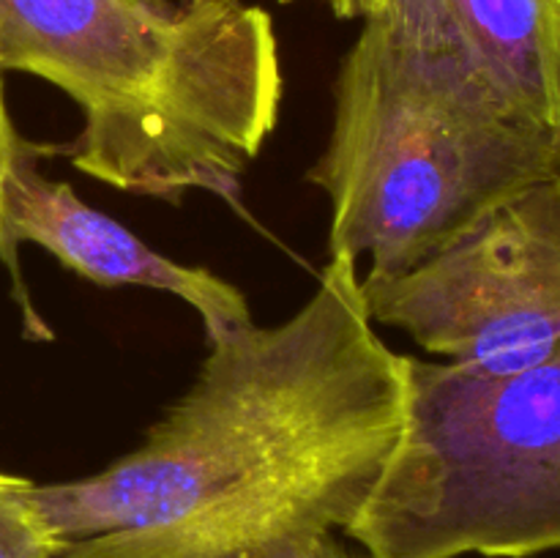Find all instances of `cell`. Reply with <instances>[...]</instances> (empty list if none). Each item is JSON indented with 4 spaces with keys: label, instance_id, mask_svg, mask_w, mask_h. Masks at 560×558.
I'll use <instances>...</instances> for the list:
<instances>
[{
    "label": "cell",
    "instance_id": "1",
    "mask_svg": "<svg viewBox=\"0 0 560 558\" xmlns=\"http://www.w3.org/2000/svg\"><path fill=\"white\" fill-rule=\"evenodd\" d=\"M405 425V356L359 263L328 257L282 323L208 339L191 386L107 468L36 485L55 558H304L348 531Z\"/></svg>",
    "mask_w": 560,
    "mask_h": 558
},
{
    "label": "cell",
    "instance_id": "2",
    "mask_svg": "<svg viewBox=\"0 0 560 558\" xmlns=\"http://www.w3.org/2000/svg\"><path fill=\"white\" fill-rule=\"evenodd\" d=\"M0 69L60 88L82 115L74 170L180 206L241 208L244 175L279 126L284 71L268 11L151 0H0Z\"/></svg>",
    "mask_w": 560,
    "mask_h": 558
},
{
    "label": "cell",
    "instance_id": "3",
    "mask_svg": "<svg viewBox=\"0 0 560 558\" xmlns=\"http://www.w3.org/2000/svg\"><path fill=\"white\" fill-rule=\"evenodd\" d=\"M558 173L556 142L485 80L364 22L334 80V120L306 181L331 206L328 257L388 279L490 208Z\"/></svg>",
    "mask_w": 560,
    "mask_h": 558
},
{
    "label": "cell",
    "instance_id": "4",
    "mask_svg": "<svg viewBox=\"0 0 560 558\" xmlns=\"http://www.w3.org/2000/svg\"><path fill=\"white\" fill-rule=\"evenodd\" d=\"M375 558L560 550V345L481 375L405 356V425L345 531Z\"/></svg>",
    "mask_w": 560,
    "mask_h": 558
},
{
    "label": "cell",
    "instance_id": "5",
    "mask_svg": "<svg viewBox=\"0 0 560 558\" xmlns=\"http://www.w3.org/2000/svg\"><path fill=\"white\" fill-rule=\"evenodd\" d=\"M372 323L448 364L503 375L560 345V170L525 186L408 271L361 279Z\"/></svg>",
    "mask_w": 560,
    "mask_h": 558
},
{
    "label": "cell",
    "instance_id": "6",
    "mask_svg": "<svg viewBox=\"0 0 560 558\" xmlns=\"http://www.w3.org/2000/svg\"><path fill=\"white\" fill-rule=\"evenodd\" d=\"M359 20L452 60L552 135L560 120V0H361Z\"/></svg>",
    "mask_w": 560,
    "mask_h": 558
},
{
    "label": "cell",
    "instance_id": "7",
    "mask_svg": "<svg viewBox=\"0 0 560 558\" xmlns=\"http://www.w3.org/2000/svg\"><path fill=\"white\" fill-rule=\"evenodd\" d=\"M25 140V135L16 126L14 115L9 109V98H5V71L0 69V266L9 271L11 279V299H14L16 310H20L22 334L33 342H52L55 334L42 317V312L33 306L31 290L25 284V271H22L20 246L11 239L9 222H5V178H9L11 159H14L16 148Z\"/></svg>",
    "mask_w": 560,
    "mask_h": 558
},
{
    "label": "cell",
    "instance_id": "8",
    "mask_svg": "<svg viewBox=\"0 0 560 558\" xmlns=\"http://www.w3.org/2000/svg\"><path fill=\"white\" fill-rule=\"evenodd\" d=\"M27 487L31 479L0 470V558H55L58 553Z\"/></svg>",
    "mask_w": 560,
    "mask_h": 558
},
{
    "label": "cell",
    "instance_id": "9",
    "mask_svg": "<svg viewBox=\"0 0 560 558\" xmlns=\"http://www.w3.org/2000/svg\"><path fill=\"white\" fill-rule=\"evenodd\" d=\"M304 558H375V556H370L366 550L355 553V550H350V547H345L337 536H326V539L317 542V545L312 547Z\"/></svg>",
    "mask_w": 560,
    "mask_h": 558
},
{
    "label": "cell",
    "instance_id": "10",
    "mask_svg": "<svg viewBox=\"0 0 560 558\" xmlns=\"http://www.w3.org/2000/svg\"><path fill=\"white\" fill-rule=\"evenodd\" d=\"M279 3H293V0H279ZM326 3L339 20H359L361 16V0H326Z\"/></svg>",
    "mask_w": 560,
    "mask_h": 558
},
{
    "label": "cell",
    "instance_id": "11",
    "mask_svg": "<svg viewBox=\"0 0 560 558\" xmlns=\"http://www.w3.org/2000/svg\"><path fill=\"white\" fill-rule=\"evenodd\" d=\"M151 3L164 5V9H197V5H211V3H238V0H151Z\"/></svg>",
    "mask_w": 560,
    "mask_h": 558
},
{
    "label": "cell",
    "instance_id": "12",
    "mask_svg": "<svg viewBox=\"0 0 560 558\" xmlns=\"http://www.w3.org/2000/svg\"><path fill=\"white\" fill-rule=\"evenodd\" d=\"M552 142H556V156H558V170H560V120H558L556 131H552Z\"/></svg>",
    "mask_w": 560,
    "mask_h": 558
}]
</instances>
